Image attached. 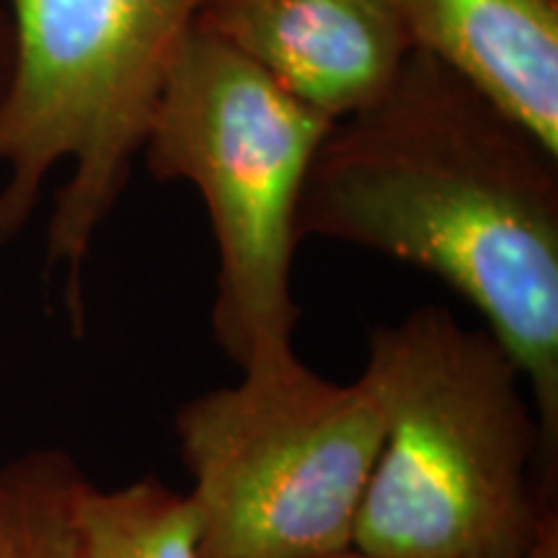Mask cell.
Returning <instances> with one entry per match:
<instances>
[{
	"label": "cell",
	"instance_id": "obj_11",
	"mask_svg": "<svg viewBox=\"0 0 558 558\" xmlns=\"http://www.w3.org/2000/svg\"><path fill=\"white\" fill-rule=\"evenodd\" d=\"M11 507H13V473H11V465H5V469H0V541H3L5 527H9Z\"/></svg>",
	"mask_w": 558,
	"mask_h": 558
},
{
	"label": "cell",
	"instance_id": "obj_9",
	"mask_svg": "<svg viewBox=\"0 0 558 558\" xmlns=\"http://www.w3.org/2000/svg\"><path fill=\"white\" fill-rule=\"evenodd\" d=\"M13 507L0 558H75L73 509L81 473L62 452H32L11 463Z\"/></svg>",
	"mask_w": 558,
	"mask_h": 558
},
{
	"label": "cell",
	"instance_id": "obj_7",
	"mask_svg": "<svg viewBox=\"0 0 558 558\" xmlns=\"http://www.w3.org/2000/svg\"><path fill=\"white\" fill-rule=\"evenodd\" d=\"M411 45L558 156V0H403Z\"/></svg>",
	"mask_w": 558,
	"mask_h": 558
},
{
	"label": "cell",
	"instance_id": "obj_5",
	"mask_svg": "<svg viewBox=\"0 0 558 558\" xmlns=\"http://www.w3.org/2000/svg\"><path fill=\"white\" fill-rule=\"evenodd\" d=\"M177 411L202 558H318L352 548L383 442L369 383L320 378L292 349Z\"/></svg>",
	"mask_w": 558,
	"mask_h": 558
},
{
	"label": "cell",
	"instance_id": "obj_10",
	"mask_svg": "<svg viewBox=\"0 0 558 558\" xmlns=\"http://www.w3.org/2000/svg\"><path fill=\"white\" fill-rule=\"evenodd\" d=\"M11 62H13V32H11V19H9V11H5L3 5H0V96H3L5 86H9Z\"/></svg>",
	"mask_w": 558,
	"mask_h": 558
},
{
	"label": "cell",
	"instance_id": "obj_1",
	"mask_svg": "<svg viewBox=\"0 0 558 558\" xmlns=\"http://www.w3.org/2000/svg\"><path fill=\"white\" fill-rule=\"evenodd\" d=\"M298 235L375 251L469 300L530 390L558 497V156L427 52L333 124Z\"/></svg>",
	"mask_w": 558,
	"mask_h": 558
},
{
	"label": "cell",
	"instance_id": "obj_6",
	"mask_svg": "<svg viewBox=\"0 0 558 558\" xmlns=\"http://www.w3.org/2000/svg\"><path fill=\"white\" fill-rule=\"evenodd\" d=\"M194 26L333 122L378 99L414 52L403 0H205Z\"/></svg>",
	"mask_w": 558,
	"mask_h": 558
},
{
	"label": "cell",
	"instance_id": "obj_2",
	"mask_svg": "<svg viewBox=\"0 0 558 558\" xmlns=\"http://www.w3.org/2000/svg\"><path fill=\"white\" fill-rule=\"evenodd\" d=\"M383 442L352 548L378 558H525L558 520L530 390L505 347L422 305L369 331Z\"/></svg>",
	"mask_w": 558,
	"mask_h": 558
},
{
	"label": "cell",
	"instance_id": "obj_12",
	"mask_svg": "<svg viewBox=\"0 0 558 558\" xmlns=\"http://www.w3.org/2000/svg\"><path fill=\"white\" fill-rule=\"evenodd\" d=\"M525 558H558V520L550 522L543 538L535 543V548Z\"/></svg>",
	"mask_w": 558,
	"mask_h": 558
},
{
	"label": "cell",
	"instance_id": "obj_13",
	"mask_svg": "<svg viewBox=\"0 0 558 558\" xmlns=\"http://www.w3.org/2000/svg\"><path fill=\"white\" fill-rule=\"evenodd\" d=\"M318 558H378V556H373V554H365V550H357V548H347V550H339V554L318 556Z\"/></svg>",
	"mask_w": 558,
	"mask_h": 558
},
{
	"label": "cell",
	"instance_id": "obj_8",
	"mask_svg": "<svg viewBox=\"0 0 558 558\" xmlns=\"http://www.w3.org/2000/svg\"><path fill=\"white\" fill-rule=\"evenodd\" d=\"M70 522L75 558H202L205 522L197 501L158 478L122 488L81 478Z\"/></svg>",
	"mask_w": 558,
	"mask_h": 558
},
{
	"label": "cell",
	"instance_id": "obj_4",
	"mask_svg": "<svg viewBox=\"0 0 558 558\" xmlns=\"http://www.w3.org/2000/svg\"><path fill=\"white\" fill-rule=\"evenodd\" d=\"M333 124L199 26L160 88L145 166L202 194L218 246L213 333L239 367L292 349L300 192Z\"/></svg>",
	"mask_w": 558,
	"mask_h": 558
},
{
	"label": "cell",
	"instance_id": "obj_3",
	"mask_svg": "<svg viewBox=\"0 0 558 558\" xmlns=\"http://www.w3.org/2000/svg\"><path fill=\"white\" fill-rule=\"evenodd\" d=\"M205 0H9L13 62L0 96V241L24 230L47 173L73 163L54 197L47 267L65 269L83 329L81 271L96 230L143 153L156 101Z\"/></svg>",
	"mask_w": 558,
	"mask_h": 558
}]
</instances>
